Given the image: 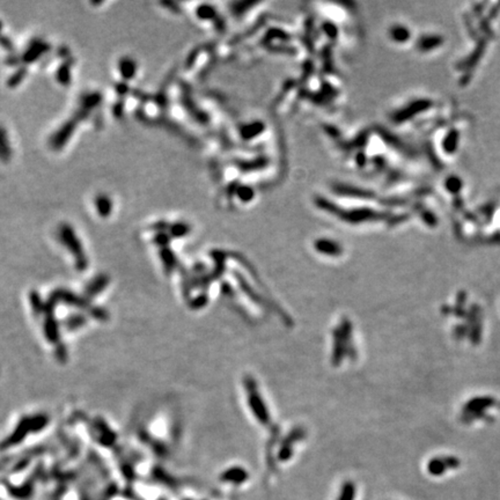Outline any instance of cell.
<instances>
[{"instance_id": "cell-1", "label": "cell", "mask_w": 500, "mask_h": 500, "mask_svg": "<svg viewBox=\"0 0 500 500\" xmlns=\"http://www.w3.org/2000/svg\"><path fill=\"white\" fill-rule=\"evenodd\" d=\"M78 123L79 122L76 118L73 117L70 118L66 120V122L63 124L55 133H53L51 138H50V146H51L53 151H60V149L68 144V141L70 140L71 137H72L73 132L76 131Z\"/></svg>"}, {"instance_id": "cell-2", "label": "cell", "mask_w": 500, "mask_h": 500, "mask_svg": "<svg viewBox=\"0 0 500 500\" xmlns=\"http://www.w3.org/2000/svg\"><path fill=\"white\" fill-rule=\"evenodd\" d=\"M49 49H50V45L47 43V42L42 41L40 39H36L30 42V44H29V47L26 49V51H24L23 55L21 56V60H22L24 64H30V63L39 59L43 53L49 51Z\"/></svg>"}, {"instance_id": "cell-3", "label": "cell", "mask_w": 500, "mask_h": 500, "mask_svg": "<svg viewBox=\"0 0 500 500\" xmlns=\"http://www.w3.org/2000/svg\"><path fill=\"white\" fill-rule=\"evenodd\" d=\"M248 390H249V399H250V402H252L254 414L257 416V418L260 419L261 422H263V423L266 422V420H268V414H266L265 407H264L263 402H262L261 396H258L255 391H254L252 382H249Z\"/></svg>"}, {"instance_id": "cell-4", "label": "cell", "mask_w": 500, "mask_h": 500, "mask_svg": "<svg viewBox=\"0 0 500 500\" xmlns=\"http://www.w3.org/2000/svg\"><path fill=\"white\" fill-rule=\"evenodd\" d=\"M118 71L124 80H131L137 72V63L131 57H123L118 61Z\"/></svg>"}, {"instance_id": "cell-5", "label": "cell", "mask_w": 500, "mask_h": 500, "mask_svg": "<svg viewBox=\"0 0 500 500\" xmlns=\"http://www.w3.org/2000/svg\"><path fill=\"white\" fill-rule=\"evenodd\" d=\"M12 159L11 141L8 139L7 132L3 125H0V161L7 164Z\"/></svg>"}, {"instance_id": "cell-6", "label": "cell", "mask_w": 500, "mask_h": 500, "mask_svg": "<svg viewBox=\"0 0 500 500\" xmlns=\"http://www.w3.org/2000/svg\"><path fill=\"white\" fill-rule=\"evenodd\" d=\"M247 478H248L247 472H245L243 468H240V466H234V468L228 469L227 472H225L222 476L223 481L233 483V484H241V483H243Z\"/></svg>"}, {"instance_id": "cell-7", "label": "cell", "mask_w": 500, "mask_h": 500, "mask_svg": "<svg viewBox=\"0 0 500 500\" xmlns=\"http://www.w3.org/2000/svg\"><path fill=\"white\" fill-rule=\"evenodd\" d=\"M95 207L100 216L107 218L112 212V201L109 196L101 194L95 198Z\"/></svg>"}, {"instance_id": "cell-8", "label": "cell", "mask_w": 500, "mask_h": 500, "mask_svg": "<svg viewBox=\"0 0 500 500\" xmlns=\"http://www.w3.org/2000/svg\"><path fill=\"white\" fill-rule=\"evenodd\" d=\"M101 101H102V95L100 94L99 91H91V93L82 94V97L80 98V108L90 112L91 109H95V108L100 106Z\"/></svg>"}, {"instance_id": "cell-9", "label": "cell", "mask_w": 500, "mask_h": 500, "mask_svg": "<svg viewBox=\"0 0 500 500\" xmlns=\"http://www.w3.org/2000/svg\"><path fill=\"white\" fill-rule=\"evenodd\" d=\"M72 64H73V59H66L64 63H63L59 69L57 70V74H56V78H57V81L60 83V85L63 86H69L70 83H71V68H72Z\"/></svg>"}, {"instance_id": "cell-10", "label": "cell", "mask_w": 500, "mask_h": 500, "mask_svg": "<svg viewBox=\"0 0 500 500\" xmlns=\"http://www.w3.org/2000/svg\"><path fill=\"white\" fill-rule=\"evenodd\" d=\"M26 74H27V69L24 68V66H21V68H19L10 78H8L7 86L10 87V88H14V87L19 86L21 81H22L24 77H26Z\"/></svg>"}, {"instance_id": "cell-11", "label": "cell", "mask_w": 500, "mask_h": 500, "mask_svg": "<svg viewBox=\"0 0 500 500\" xmlns=\"http://www.w3.org/2000/svg\"><path fill=\"white\" fill-rule=\"evenodd\" d=\"M356 497V486L352 482H347L341 486L338 500H353Z\"/></svg>"}, {"instance_id": "cell-12", "label": "cell", "mask_w": 500, "mask_h": 500, "mask_svg": "<svg viewBox=\"0 0 500 500\" xmlns=\"http://www.w3.org/2000/svg\"><path fill=\"white\" fill-rule=\"evenodd\" d=\"M446 469V462H441L439 460H433L431 461L430 465H428V470L432 475H441L444 473V470Z\"/></svg>"}, {"instance_id": "cell-13", "label": "cell", "mask_w": 500, "mask_h": 500, "mask_svg": "<svg viewBox=\"0 0 500 500\" xmlns=\"http://www.w3.org/2000/svg\"><path fill=\"white\" fill-rule=\"evenodd\" d=\"M170 231H172L173 235L180 236V235L185 234V233L188 232V226L184 224H175V225H172V226H170Z\"/></svg>"}, {"instance_id": "cell-14", "label": "cell", "mask_w": 500, "mask_h": 500, "mask_svg": "<svg viewBox=\"0 0 500 500\" xmlns=\"http://www.w3.org/2000/svg\"><path fill=\"white\" fill-rule=\"evenodd\" d=\"M0 45H2V47L6 50V51H10V52H13L14 51L13 42H12L6 36L0 35Z\"/></svg>"}, {"instance_id": "cell-15", "label": "cell", "mask_w": 500, "mask_h": 500, "mask_svg": "<svg viewBox=\"0 0 500 500\" xmlns=\"http://www.w3.org/2000/svg\"><path fill=\"white\" fill-rule=\"evenodd\" d=\"M116 90H117L118 95H122V97H123V95L127 94L128 91L130 90V89H129V86L127 85V83H125V82H119V83H117V85H116Z\"/></svg>"}, {"instance_id": "cell-16", "label": "cell", "mask_w": 500, "mask_h": 500, "mask_svg": "<svg viewBox=\"0 0 500 500\" xmlns=\"http://www.w3.org/2000/svg\"><path fill=\"white\" fill-rule=\"evenodd\" d=\"M123 111H124V102L120 101V102L116 103L115 106H114V114H115V116H117V117H119V116L123 115Z\"/></svg>"}, {"instance_id": "cell-17", "label": "cell", "mask_w": 500, "mask_h": 500, "mask_svg": "<svg viewBox=\"0 0 500 500\" xmlns=\"http://www.w3.org/2000/svg\"><path fill=\"white\" fill-rule=\"evenodd\" d=\"M2 28H3V22L0 21V32H2Z\"/></svg>"}]
</instances>
